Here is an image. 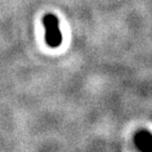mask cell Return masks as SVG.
Instances as JSON below:
<instances>
[{
    "label": "cell",
    "mask_w": 152,
    "mask_h": 152,
    "mask_svg": "<svg viewBox=\"0 0 152 152\" xmlns=\"http://www.w3.org/2000/svg\"><path fill=\"white\" fill-rule=\"evenodd\" d=\"M42 22L45 28V41L48 45L52 48L59 47L62 41V34L57 17L53 14H47L43 17Z\"/></svg>",
    "instance_id": "obj_1"
},
{
    "label": "cell",
    "mask_w": 152,
    "mask_h": 152,
    "mask_svg": "<svg viewBox=\"0 0 152 152\" xmlns=\"http://www.w3.org/2000/svg\"><path fill=\"white\" fill-rule=\"evenodd\" d=\"M134 144L140 152H152V134L148 131H140L134 136Z\"/></svg>",
    "instance_id": "obj_2"
}]
</instances>
